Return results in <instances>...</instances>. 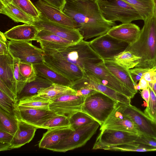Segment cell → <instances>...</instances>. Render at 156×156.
Masks as SVG:
<instances>
[{
    "mask_svg": "<svg viewBox=\"0 0 156 156\" xmlns=\"http://www.w3.org/2000/svg\"><path fill=\"white\" fill-rule=\"evenodd\" d=\"M62 11L75 22L84 40L105 34L116 25L104 18L96 0H66Z\"/></svg>",
    "mask_w": 156,
    "mask_h": 156,
    "instance_id": "cell-1",
    "label": "cell"
},
{
    "mask_svg": "<svg viewBox=\"0 0 156 156\" xmlns=\"http://www.w3.org/2000/svg\"><path fill=\"white\" fill-rule=\"evenodd\" d=\"M144 21L138 38L125 50L141 58L135 67L151 69L156 66V16L154 12Z\"/></svg>",
    "mask_w": 156,
    "mask_h": 156,
    "instance_id": "cell-2",
    "label": "cell"
},
{
    "mask_svg": "<svg viewBox=\"0 0 156 156\" xmlns=\"http://www.w3.org/2000/svg\"><path fill=\"white\" fill-rule=\"evenodd\" d=\"M44 51L53 56L63 59L83 70L85 64H96L104 61L91 47L89 41L84 40L62 48Z\"/></svg>",
    "mask_w": 156,
    "mask_h": 156,
    "instance_id": "cell-3",
    "label": "cell"
},
{
    "mask_svg": "<svg viewBox=\"0 0 156 156\" xmlns=\"http://www.w3.org/2000/svg\"><path fill=\"white\" fill-rule=\"evenodd\" d=\"M118 103L104 93L96 90L85 97L81 111L98 122L101 126Z\"/></svg>",
    "mask_w": 156,
    "mask_h": 156,
    "instance_id": "cell-4",
    "label": "cell"
},
{
    "mask_svg": "<svg viewBox=\"0 0 156 156\" xmlns=\"http://www.w3.org/2000/svg\"><path fill=\"white\" fill-rule=\"evenodd\" d=\"M104 18L107 21L122 23L143 20L138 11L123 0H96Z\"/></svg>",
    "mask_w": 156,
    "mask_h": 156,
    "instance_id": "cell-5",
    "label": "cell"
},
{
    "mask_svg": "<svg viewBox=\"0 0 156 156\" xmlns=\"http://www.w3.org/2000/svg\"><path fill=\"white\" fill-rule=\"evenodd\" d=\"M100 126L98 122L95 121L73 130L66 137L52 148L50 150L65 152L81 147L95 133Z\"/></svg>",
    "mask_w": 156,
    "mask_h": 156,
    "instance_id": "cell-6",
    "label": "cell"
},
{
    "mask_svg": "<svg viewBox=\"0 0 156 156\" xmlns=\"http://www.w3.org/2000/svg\"><path fill=\"white\" fill-rule=\"evenodd\" d=\"M7 44L9 53L14 58L33 64L44 62V51L31 41L10 40Z\"/></svg>",
    "mask_w": 156,
    "mask_h": 156,
    "instance_id": "cell-7",
    "label": "cell"
},
{
    "mask_svg": "<svg viewBox=\"0 0 156 156\" xmlns=\"http://www.w3.org/2000/svg\"><path fill=\"white\" fill-rule=\"evenodd\" d=\"M90 46L103 60H113L117 55L124 51L128 44L115 39L107 33L89 41Z\"/></svg>",
    "mask_w": 156,
    "mask_h": 156,
    "instance_id": "cell-8",
    "label": "cell"
},
{
    "mask_svg": "<svg viewBox=\"0 0 156 156\" xmlns=\"http://www.w3.org/2000/svg\"><path fill=\"white\" fill-rule=\"evenodd\" d=\"M84 69L93 74L103 84L124 94L131 99L134 97L135 94L108 69L104 61L96 64H85Z\"/></svg>",
    "mask_w": 156,
    "mask_h": 156,
    "instance_id": "cell-9",
    "label": "cell"
},
{
    "mask_svg": "<svg viewBox=\"0 0 156 156\" xmlns=\"http://www.w3.org/2000/svg\"><path fill=\"white\" fill-rule=\"evenodd\" d=\"M118 104L122 112L135 125L140 135L156 138V122L135 106L119 102Z\"/></svg>",
    "mask_w": 156,
    "mask_h": 156,
    "instance_id": "cell-10",
    "label": "cell"
},
{
    "mask_svg": "<svg viewBox=\"0 0 156 156\" xmlns=\"http://www.w3.org/2000/svg\"><path fill=\"white\" fill-rule=\"evenodd\" d=\"M100 131L93 149H101L105 146L134 142L139 135L132 133L114 129H106Z\"/></svg>",
    "mask_w": 156,
    "mask_h": 156,
    "instance_id": "cell-11",
    "label": "cell"
},
{
    "mask_svg": "<svg viewBox=\"0 0 156 156\" xmlns=\"http://www.w3.org/2000/svg\"><path fill=\"white\" fill-rule=\"evenodd\" d=\"M14 114L16 118L38 128H42L44 123L58 114L50 109H38L15 105Z\"/></svg>",
    "mask_w": 156,
    "mask_h": 156,
    "instance_id": "cell-12",
    "label": "cell"
},
{
    "mask_svg": "<svg viewBox=\"0 0 156 156\" xmlns=\"http://www.w3.org/2000/svg\"><path fill=\"white\" fill-rule=\"evenodd\" d=\"M32 25L39 30H43L51 32L73 43L79 42L83 39L78 30L51 22L41 14L37 18H34Z\"/></svg>",
    "mask_w": 156,
    "mask_h": 156,
    "instance_id": "cell-13",
    "label": "cell"
},
{
    "mask_svg": "<svg viewBox=\"0 0 156 156\" xmlns=\"http://www.w3.org/2000/svg\"><path fill=\"white\" fill-rule=\"evenodd\" d=\"M44 53V63L55 72L73 82L83 77L84 70L63 59Z\"/></svg>",
    "mask_w": 156,
    "mask_h": 156,
    "instance_id": "cell-14",
    "label": "cell"
},
{
    "mask_svg": "<svg viewBox=\"0 0 156 156\" xmlns=\"http://www.w3.org/2000/svg\"><path fill=\"white\" fill-rule=\"evenodd\" d=\"M85 98L75 94L63 95L51 101L49 109L58 114L69 116L81 111Z\"/></svg>",
    "mask_w": 156,
    "mask_h": 156,
    "instance_id": "cell-15",
    "label": "cell"
},
{
    "mask_svg": "<svg viewBox=\"0 0 156 156\" xmlns=\"http://www.w3.org/2000/svg\"><path fill=\"white\" fill-rule=\"evenodd\" d=\"M79 80L85 85L104 93L118 102L131 105V98L103 84L94 75L87 71L84 70L83 77Z\"/></svg>",
    "mask_w": 156,
    "mask_h": 156,
    "instance_id": "cell-16",
    "label": "cell"
},
{
    "mask_svg": "<svg viewBox=\"0 0 156 156\" xmlns=\"http://www.w3.org/2000/svg\"><path fill=\"white\" fill-rule=\"evenodd\" d=\"M106 129L126 131L140 134L133 122L121 111L118 102L113 111L100 126V130Z\"/></svg>",
    "mask_w": 156,
    "mask_h": 156,
    "instance_id": "cell-17",
    "label": "cell"
},
{
    "mask_svg": "<svg viewBox=\"0 0 156 156\" xmlns=\"http://www.w3.org/2000/svg\"><path fill=\"white\" fill-rule=\"evenodd\" d=\"M34 5L41 16L48 20L67 27L76 28V23L71 18L62 11L43 0H38Z\"/></svg>",
    "mask_w": 156,
    "mask_h": 156,
    "instance_id": "cell-18",
    "label": "cell"
},
{
    "mask_svg": "<svg viewBox=\"0 0 156 156\" xmlns=\"http://www.w3.org/2000/svg\"><path fill=\"white\" fill-rule=\"evenodd\" d=\"M0 79L12 91L17 98L18 91L14 75V58L9 53L0 55Z\"/></svg>",
    "mask_w": 156,
    "mask_h": 156,
    "instance_id": "cell-19",
    "label": "cell"
},
{
    "mask_svg": "<svg viewBox=\"0 0 156 156\" xmlns=\"http://www.w3.org/2000/svg\"><path fill=\"white\" fill-rule=\"evenodd\" d=\"M140 31L138 26L129 23H122L113 27L107 33L111 36L129 45L136 41Z\"/></svg>",
    "mask_w": 156,
    "mask_h": 156,
    "instance_id": "cell-20",
    "label": "cell"
},
{
    "mask_svg": "<svg viewBox=\"0 0 156 156\" xmlns=\"http://www.w3.org/2000/svg\"><path fill=\"white\" fill-rule=\"evenodd\" d=\"M39 31L34 25L24 23L13 27L4 34L6 38L10 40L31 42L36 41Z\"/></svg>",
    "mask_w": 156,
    "mask_h": 156,
    "instance_id": "cell-21",
    "label": "cell"
},
{
    "mask_svg": "<svg viewBox=\"0 0 156 156\" xmlns=\"http://www.w3.org/2000/svg\"><path fill=\"white\" fill-rule=\"evenodd\" d=\"M36 41L39 42L44 51L57 49L75 44L51 32L43 30H39Z\"/></svg>",
    "mask_w": 156,
    "mask_h": 156,
    "instance_id": "cell-22",
    "label": "cell"
},
{
    "mask_svg": "<svg viewBox=\"0 0 156 156\" xmlns=\"http://www.w3.org/2000/svg\"><path fill=\"white\" fill-rule=\"evenodd\" d=\"M73 130L70 126L48 129L40 141L39 147L50 150L66 137Z\"/></svg>",
    "mask_w": 156,
    "mask_h": 156,
    "instance_id": "cell-23",
    "label": "cell"
},
{
    "mask_svg": "<svg viewBox=\"0 0 156 156\" xmlns=\"http://www.w3.org/2000/svg\"><path fill=\"white\" fill-rule=\"evenodd\" d=\"M17 119L18 128L11 143V149L20 147L30 142L34 137L37 129L34 126Z\"/></svg>",
    "mask_w": 156,
    "mask_h": 156,
    "instance_id": "cell-24",
    "label": "cell"
},
{
    "mask_svg": "<svg viewBox=\"0 0 156 156\" xmlns=\"http://www.w3.org/2000/svg\"><path fill=\"white\" fill-rule=\"evenodd\" d=\"M104 61L108 69L132 92L135 94L137 93V91L134 88V86L136 84L132 80L129 69L119 65L113 60H105Z\"/></svg>",
    "mask_w": 156,
    "mask_h": 156,
    "instance_id": "cell-25",
    "label": "cell"
},
{
    "mask_svg": "<svg viewBox=\"0 0 156 156\" xmlns=\"http://www.w3.org/2000/svg\"><path fill=\"white\" fill-rule=\"evenodd\" d=\"M37 75L45 78L52 83L70 87L73 81L55 72L44 62L33 64Z\"/></svg>",
    "mask_w": 156,
    "mask_h": 156,
    "instance_id": "cell-26",
    "label": "cell"
},
{
    "mask_svg": "<svg viewBox=\"0 0 156 156\" xmlns=\"http://www.w3.org/2000/svg\"><path fill=\"white\" fill-rule=\"evenodd\" d=\"M52 83L47 79L37 76L34 80L27 83L17 97V103L21 100L38 94L41 90Z\"/></svg>",
    "mask_w": 156,
    "mask_h": 156,
    "instance_id": "cell-27",
    "label": "cell"
},
{
    "mask_svg": "<svg viewBox=\"0 0 156 156\" xmlns=\"http://www.w3.org/2000/svg\"><path fill=\"white\" fill-rule=\"evenodd\" d=\"M0 13L15 22L32 25L34 21V18L26 14L12 3L5 6L0 4Z\"/></svg>",
    "mask_w": 156,
    "mask_h": 156,
    "instance_id": "cell-28",
    "label": "cell"
},
{
    "mask_svg": "<svg viewBox=\"0 0 156 156\" xmlns=\"http://www.w3.org/2000/svg\"><path fill=\"white\" fill-rule=\"evenodd\" d=\"M69 94L77 95V92L69 87L52 83L39 91L37 94L51 102L61 96Z\"/></svg>",
    "mask_w": 156,
    "mask_h": 156,
    "instance_id": "cell-29",
    "label": "cell"
},
{
    "mask_svg": "<svg viewBox=\"0 0 156 156\" xmlns=\"http://www.w3.org/2000/svg\"><path fill=\"white\" fill-rule=\"evenodd\" d=\"M123 0L134 7L140 14L144 21L154 12V0Z\"/></svg>",
    "mask_w": 156,
    "mask_h": 156,
    "instance_id": "cell-30",
    "label": "cell"
},
{
    "mask_svg": "<svg viewBox=\"0 0 156 156\" xmlns=\"http://www.w3.org/2000/svg\"><path fill=\"white\" fill-rule=\"evenodd\" d=\"M18 128L17 119L0 107V129L14 135Z\"/></svg>",
    "mask_w": 156,
    "mask_h": 156,
    "instance_id": "cell-31",
    "label": "cell"
},
{
    "mask_svg": "<svg viewBox=\"0 0 156 156\" xmlns=\"http://www.w3.org/2000/svg\"><path fill=\"white\" fill-rule=\"evenodd\" d=\"M101 149L121 151L147 152L156 151V148L136 142L119 145L105 146Z\"/></svg>",
    "mask_w": 156,
    "mask_h": 156,
    "instance_id": "cell-32",
    "label": "cell"
},
{
    "mask_svg": "<svg viewBox=\"0 0 156 156\" xmlns=\"http://www.w3.org/2000/svg\"><path fill=\"white\" fill-rule=\"evenodd\" d=\"M140 59L130 51L124 50L116 56L113 60L119 65L129 69L135 67Z\"/></svg>",
    "mask_w": 156,
    "mask_h": 156,
    "instance_id": "cell-33",
    "label": "cell"
},
{
    "mask_svg": "<svg viewBox=\"0 0 156 156\" xmlns=\"http://www.w3.org/2000/svg\"><path fill=\"white\" fill-rule=\"evenodd\" d=\"M50 103V101L40 97L37 94L20 100L17 105L33 108L49 109Z\"/></svg>",
    "mask_w": 156,
    "mask_h": 156,
    "instance_id": "cell-34",
    "label": "cell"
},
{
    "mask_svg": "<svg viewBox=\"0 0 156 156\" xmlns=\"http://www.w3.org/2000/svg\"><path fill=\"white\" fill-rule=\"evenodd\" d=\"M68 116L70 127L73 130L95 121L81 111L76 112Z\"/></svg>",
    "mask_w": 156,
    "mask_h": 156,
    "instance_id": "cell-35",
    "label": "cell"
},
{
    "mask_svg": "<svg viewBox=\"0 0 156 156\" xmlns=\"http://www.w3.org/2000/svg\"><path fill=\"white\" fill-rule=\"evenodd\" d=\"M12 3L33 18H38L41 14V12L30 0H13Z\"/></svg>",
    "mask_w": 156,
    "mask_h": 156,
    "instance_id": "cell-36",
    "label": "cell"
},
{
    "mask_svg": "<svg viewBox=\"0 0 156 156\" xmlns=\"http://www.w3.org/2000/svg\"><path fill=\"white\" fill-rule=\"evenodd\" d=\"M69 126L68 116L58 114L44 123L42 126V128L48 129Z\"/></svg>",
    "mask_w": 156,
    "mask_h": 156,
    "instance_id": "cell-37",
    "label": "cell"
},
{
    "mask_svg": "<svg viewBox=\"0 0 156 156\" xmlns=\"http://www.w3.org/2000/svg\"><path fill=\"white\" fill-rule=\"evenodd\" d=\"M19 68L20 73L27 79V82L34 80L37 76L34 65L32 63L20 61Z\"/></svg>",
    "mask_w": 156,
    "mask_h": 156,
    "instance_id": "cell-38",
    "label": "cell"
},
{
    "mask_svg": "<svg viewBox=\"0 0 156 156\" xmlns=\"http://www.w3.org/2000/svg\"><path fill=\"white\" fill-rule=\"evenodd\" d=\"M150 97L144 113L149 117L156 122V96L151 87L149 85Z\"/></svg>",
    "mask_w": 156,
    "mask_h": 156,
    "instance_id": "cell-39",
    "label": "cell"
},
{
    "mask_svg": "<svg viewBox=\"0 0 156 156\" xmlns=\"http://www.w3.org/2000/svg\"><path fill=\"white\" fill-rule=\"evenodd\" d=\"M14 75L17 83L18 96L27 82V79L22 75L20 72L19 68L20 60L18 58H14Z\"/></svg>",
    "mask_w": 156,
    "mask_h": 156,
    "instance_id": "cell-40",
    "label": "cell"
},
{
    "mask_svg": "<svg viewBox=\"0 0 156 156\" xmlns=\"http://www.w3.org/2000/svg\"><path fill=\"white\" fill-rule=\"evenodd\" d=\"M17 104L0 90V107L10 114H14L15 105Z\"/></svg>",
    "mask_w": 156,
    "mask_h": 156,
    "instance_id": "cell-41",
    "label": "cell"
},
{
    "mask_svg": "<svg viewBox=\"0 0 156 156\" xmlns=\"http://www.w3.org/2000/svg\"><path fill=\"white\" fill-rule=\"evenodd\" d=\"M14 135L0 129V151L10 150L11 143Z\"/></svg>",
    "mask_w": 156,
    "mask_h": 156,
    "instance_id": "cell-42",
    "label": "cell"
},
{
    "mask_svg": "<svg viewBox=\"0 0 156 156\" xmlns=\"http://www.w3.org/2000/svg\"><path fill=\"white\" fill-rule=\"evenodd\" d=\"M156 66L151 69L135 67L129 70L132 80L136 84L137 82L139 81L144 73L154 69Z\"/></svg>",
    "mask_w": 156,
    "mask_h": 156,
    "instance_id": "cell-43",
    "label": "cell"
},
{
    "mask_svg": "<svg viewBox=\"0 0 156 156\" xmlns=\"http://www.w3.org/2000/svg\"><path fill=\"white\" fill-rule=\"evenodd\" d=\"M135 142L156 148V138L139 135Z\"/></svg>",
    "mask_w": 156,
    "mask_h": 156,
    "instance_id": "cell-44",
    "label": "cell"
},
{
    "mask_svg": "<svg viewBox=\"0 0 156 156\" xmlns=\"http://www.w3.org/2000/svg\"><path fill=\"white\" fill-rule=\"evenodd\" d=\"M7 38L4 33L0 32V55H7L9 53Z\"/></svg>",
    "mask_w": 156,
    "mask_h": 156,
    "instance_id": "cell-45",
    "label": "cell"
},
{
    "mask_svg": "<svg viewBox=\"0 0 156 156\" xmlns=\"http://www.w3.org/2000/svg\"><path fill=\"white\" fill-rule=\"evenodd\" d=\"M0 90L17 103L16 97L12 91L0 79Z\"/></svg>",
    "mask_w": 156,
    "mask_h": 156,
    "instance_id": "cell-46",
    "label": "cell"
},
{
    "mask_svg": "<svg viewBox=\"0 0 156 156\" xmlns=\"http://www.w3.org/2000/svg\"><path fill=\"white\" fill-rule=\"evenodd\" d=\"M142 77L148 83L154 84L156 82V66L155 68L150 71L144 73Z\"/></svg>",
    "mask_w": 156,
    "mask_h": 156,
    "instance_id": "cell-47",
    "label": "cell"
},
{
    "mask_svg": "<svg viewBox=\"0 0 156 156\" xmlns=\"http://www.w3.org/2000/svg\"><path fill=\"white\" fill-rule=\"evenodd\" d=\"M49 4L57 8L61 11L66 3V0H43Z\"/></svg>",
    "mask_w": 156,
    "mask_h": 156,
    "instance_id": "cell-48",
    "label": "cell"
},
{
    "mask_svg": "<svg viewBox=\"0 0 156 156\" xmlns=\"http://www.w3.org/2000/svg\"><path fill=\"white\" fill-rule=\"evenodd\" d=\"M141 95L142 98L147 104L150 97V93L149 87L142 90L141 92Z\"/></svg>",
    "mask_w": 156,
    "mask_h": 156,
    "instance_id": "cell-49",
    "label": "cell"
},
{
    "mask_svg": "<svg viewBox=\"0 0 156 156\" xmlns=\"http://www.w3.org/2000/svg\"><path fill=\"white\" fill-rule=\"evenodd\" d=\"M138 84L140 86L141 90H142L148 87V82L143 77H142L139 80Z\"/></svg>",
    "mask_w": 156,
    "mask_h": 156,
    "instance_id": "cell-50",
    "label": "cell"
},
{
    "mask_svg": "<svg viewBox=\"0 0 156 156\" xmlns=\"http://www.w3.org/2000/svg\"><path fill=\"white\" fill-rule=\"evenodd\" d=\"M12 1L13 0H0V4L5 6L12 3Z\"/></svg>",
    "mask_w": 156,
    "mask_h": 156,
    "instance_id": "cell-51",
    "label": "cell"
},
{
    "mask_svg": "<svg viewBox=\"0 0 156 156\" xmlns=\"http://www.w3.org/2000/svg\"><path fill=\"white\" fill-rule=\"evenodd\" d=\"M149 85L151 87L152 89L156 96V82L154 84H151L148 83Z\"/></svg>",
    "mask_w": 156,
    "mask_h": 156,
    "instance_id": "cell-52",
    "label": "cell"
},
{
    "mask_svg": "<svg viewBox=\"0 0 156 156\" xmlns=\"http://www.w3.org/2000/svg\"><path fill=\"white\" fill-rule=\"evenodd\" d=\"M135 89L137 91L141 90V87L139 84H136L134 86Z\"/></svg>",
    "mask_w": 156,
    "mask_h": 156,
    "instance_id": "cell-53",
    "label": "cell"
},
{
    "mask_svg": "<svg viewBox=\"0 0 156 156\" xmlns=\"http://www.w3.org/2000/svg\"><path fill=\"white\" fill-rule=\"evenodd\" d=\"M154 1H155V6H154V12L155 13V14L156 16V0H154Z\"/></svg>",
    "mask_w": 156,
    "mask_h": 156,
    "instance_id": "cell-54",
    "label": "cell"
}]
</instances>
